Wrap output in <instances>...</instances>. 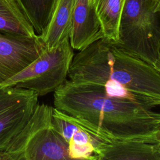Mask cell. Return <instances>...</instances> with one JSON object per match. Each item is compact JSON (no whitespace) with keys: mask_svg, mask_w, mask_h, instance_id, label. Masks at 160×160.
<instances>
[{"mask_svg":"<svg viewBox=\"0 0 160 160\" xmlns=\"http://www.w3.org/2000/svg\"><path fill=\"white\" fill-rule=\"evenodd\" d=\"M96 153L98 160H160V144L135 140L104 141Z\"/></svg>","mask_w":160,"mask_h":160,"instance_id":"obj_9","label":"cell"},{"mask_svg":"<svg viewBox=\"0 0 160 160\" xmlns=\"http://www.w3.org/2000/svg\"><path fill=\"white\" fill-rule=\"evenodd\" d=\"M68 76L74 83L114 82L152 107L160 106V71L104 38L74 56Z\"/></svg>","mask_w":160,"mask_h":160,"instance_id":"obj_2","label":"cell"},{"mask_svg":"<svg viewBox=\"0 0 160 160\" xmlns=\"http://www.w3.org/2000/svg\"><path fill=\"white\" fill-rule=\"evenodd\" d=\"M74 0H57L49 22L44 32L39 35L46 48H56L69 39Z\"/></svg>","mask_w":160,"mask_h":160,"instance_id":"obj_10","label":"cell"},{"mask_svg":"<svg viewBox=\"0 0 160 160\" xmlns=\"http://www.w3.org/2000/svg\"><path fill=\"white\" fill-rule=\"evenodd\" d=\"M38 97L31 90L0 87V152L28 121L38 104Z\"/></svg>","mask_w":160,"mask_h":160,"instance_id":"obj_6","label":"cell"},{"mask_svg":"<svg viewBox=\"0 0 160 160\" xmlns=\"http://www.w3.org/2000/svg\"><path fill=\"white\" fill-rule=\"evenodd\" d=\"M126 0H91L104 38L118 42L122 12Z\"/></svg>","mask_w":160,"mask_h":160,"instance_id":"obj_11","label":"cell"},{"mask_svg":"<svg viewBox=\"0 0 160 160\" xmlns=\"http://www.w3.org/2000/svg\"><path fill=\"white\" fill-rule=\"evenodd\" d=\"M104 38L91 0H74L69 42L73 49L81 51Z\"/></svg>","mask_w":160,"mask_h":160,"instance_id":"obj_8","label":"cell"},{"mask_svg":"<svg viewBox=\"0 0 160 160\" xmlns=\"http://www.w3.org/2000/svg\"><path fill=\"white\" fill-rule=\"evenodd\" d=\"M117 43L160 71V0H126Z\"/></svg>","mask_w":160,"mask_h":160,"instance_id":"obj_3","label":"cell"},{"mask_svg":"<svg viewBox=\"0 0 160 160\" xmlns=\"http://www.w3.org/2000/svg\"><path fill=\"white\" fill-rule=\"evenodd\" d=\"M53 108L38 104L31 118L8 147L1 160H69V145L52 124Z\"/></svg>","mask_w":160,"mask_h":160,"instance_id":"obj_4","label":"cell"},{"mask_svg":"<svg viewBox=\"0 0 160 160\" xmlns=\"http://www.w3.org/2000/svg\"><path fill=\"white\" fill-rule=\"evenodd\" d=\"M74 57L69 39L46 48L36 59L0 87L15 86L32 91L38 96L54 92L66 80Z\"/></svg>","mask_w":160,"mask_h":160,"instance_id":"obj_5","label":"cell"},{"mask_svg":"<svg viewBox=\"0 0 160 160\" xmlns=\"http://www.w3.org/2000/svg\"><path fill=\"white\" fill-rule=\"evenodd\" d=\"M0 31L26 36L37 35L17 0H0Z\"/></svg>","mask_w":160,"mask_h":160,"instance_id":"obj_12","label":"cell"},{"mask_svg":"<svg viewBox=\"0 0 160 160\" xmlns=\"http://www.w3.org/2000/svg\"><path fill=\"white\" fill-rule=\"evenodd\" d=\"M46 49L39 35L26 36L0 31V84L26 68Z\"/></svg>","mask_w":160,"mask_h":160,"instance_id":"obj_7","label":"cell"},{"mask_svg":"<svg viewBox=\"0 0 160 160\" xmlns=\"http://www.w3.org/2000/svg\"><path fill=\"white\" fill-rule=\"evenodd\" d=\"M0 160H1V156H0Z\"/></svg>","mask_w":160,"mask_h":160,"instance_id":"obj_16","label":"cell"},{"mask_svg":"<svg viewBox=\"0 0 160 160\" xmlns=\"http://www.w3.org/2000/svg\"><path fill=\"white\" fill-rule=\"evenodd\" d=\"M54 108L104 141L152 142L159 124L153 108L109 94L102 85L66 80L54 91Z\"/></svg>","mask_w":160,"mask_h":160,"instance_id":"obj_1","label":"cell"},{"mask_svg":"<svg viewBox=\"0 0 160 160\" xmlns=\"http://www.w3.org/2000/svg\"><path fill=\"white\" fill-rule=\"evenodd\" d=\"M156 119V121L158 124H160V114L159 113H157L156 112V115H155Z\"/></svg>","mask_w":160,"mask_h":160,"instance_id":"obj_15","label":"cell"},{"mask_svg":"<svg viewBox=\"0 0 160 160\" xmlns=\"http://www.w3.org/2000/svg\"><path fill=\"white\" fill-rule=\"evenodd\" d=\"M57 0H17L32 25L35 32L41 35L51 19Z\"/></svg>","mask_w":160,"mask_h":160,"instance_id":"obj_13","label":"cell"},{"mask_svg":"<svg viewBox=\"0 0 160 160\" xmlns=\"http://www.w3.org/2000/svg\"><path fill=\"white\" fill-rule=\"evenodd\" d=\"M151 143H156V144H160V124L159 126V128L157 130V131L156 132L154 138L152 141Z\"/></svg>","mask_w":160,"mask_h":160,"instance_id":"obj_14","label":"cell"}]
</instances>
